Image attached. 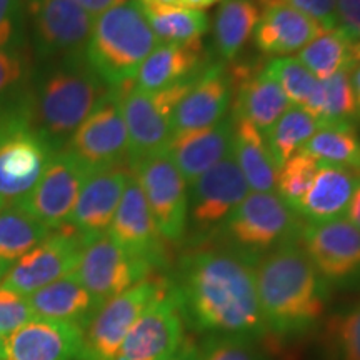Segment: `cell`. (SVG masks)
<instances>
[{
	"instance_id": "1",
	"label": "cell",
	"mask_w": 360,
	"mask_h": 360,
	"mask_svg": "<svg viewBox=\"0 0 360 360\" xmlns=\"http://www.w3.org/2000/svg\"><path fill=\"white\" fill-rule=\"evenodd\" d=\"M186 327L204 335L260 340L269 335L260 312L255 264L227 247L188 252L172 282Z\"/></svg>"
},
{
	"instance_id": "2",
	"label": "cell",
	"mask_w": 360,
	"mask_h": 360,
	"mask_svg": "<svg viewBox=\"0 0 360 360\" xmlns=\"http://www.w3.org/2000/svg\"><path fill=\"white\" fill-rule=\"evenodd\" d=\"M255 283L269 334L290 339L321 323L327 307V282L299 242L272 250L255 264Z\"/></svg>"
},
{
	"instance_id": "3",
	"label": "cell",
	"mask_w": 360,
	"mask_h": 360,
	"mask_svg": "<svg viewBox=\"0 0 360 360\" xmlns=\"http://www.w3.org/2000/svg\"><path fill=\"white\" fill-rule=\"evenodd\" d=\"M160 40L139 0H127L96 17L85 60L107 87L132 84L142 62Z\"/></svg>"
},
{
	"instance_id": "4",
	"label": "cell",
	"mask_w": 360,
	"mask_h": 360,
	"mask_svg": "<svg viewBox=\"0 0 360 360\" xmlns=\"http://www.w3.org/2000/svg\"><path fill=\"white\" fill-rule=\"evenodd\" d=\"M109 90L82 56L70 57L40 82L35 124L62 150Z\"/></svg>"
},
{
	"instance_id": "5",
	"label": "cell",
	"mask_w": 360,
	"mask_h": 360,
	"mask_svg": "<svg viewBox=\"0 0 360 360\" xmlns=\"http://www.w3.org/2000/svg\"><path fill=\"white\" fill-rule=\"evenodd\" d=\"M304 220L277 192H250L220 225L224 247L257 264L278 247L299 242Z\"/></svg>"
},
{
	"instance_id": "6",
	"label": "cell",
	"mask_w": 360,
	"mask_h": 360,
	"mask_svg": "<svg viewBox=\"0 0 360 360\" xmlns=\"http://www.w3.org/2000/svg\"><path fill=\"white\" fill-rule=\"evenodd\" d=\"M57 148L27 110L0 119V207L15 204L32 191Z\"/></svg>"
},
{
	"instance_id": "7",
	"label": "cell",
	"mask_w": 360,
	"mask_h": 360,
	"mask_svg": "<svg viewBox=\"0 0 360 360\" xmlns=\"http://www.w3.org/2000/svg\"><path fill=\"white\" fill-rule=\"evenodd\" d=\"M197 77L154 94L139 90L134 84L120 87V103L129 135V164L167 147L172 137L174 109Z\"/></svg>"
},
{
	"instance_id": "8",
	"label": "cell",
	"mask_w": 360,
	"mask_h": 360,
	"mask_svg": "<svg viewBox=\"0 0 360 360\" xmlns=\"http://www.w3.org/2000/svg\"><path fill=\"white\" fill-rule=\"evenodd\" d=\"M169 285L167 277L154 274L103 304L84 330L80 360H115L137 319Z\"/></svg>"
},
{
	"instance_id": "9",
	"label": "cell",
	"mask_w": 360,
	"mask_h": 360,
	"mask_svg": "<svg viewBox=\"0 0 360 360\" xmlns=\"http://www.w3.org/2000/svg\"><path fill=\"white\" fill-rule=\"evenodd\" d=\"M130 170L141 184L152 217L165 242H182L188 222L187 182L169 152L164 148L135 160L130 164Z\"/></svg>"
},
{
	"instance_id": "10",
	"label": "cell",
	"mask_w": 360,
	"mask_h": 360,
	"mask_svg": "<svg viewBox=\"0 0 360 360\" xmlns=\"http://www.w3.org/2000/svg\"><path fill=\"white\" fill-rule=\"evenodd\" d=\"M65 150L90 172L124 165L129 160V135L120 89H110L65 143Z\"/></svg>"
},
{
	"instance_id": "11",
	"label": "cell",
	"mask_w": 360,
	"mask_h": 360,
	"mask_svg": "<svg viewBox=\"0 0 360 360\" xmlns=\"http://www.w3.org/2000/svg\"><path fill=\"white\" fill-rule=\"evenodd\" d=\"M85 245L87 242L82 236L69 225H64L17 260L0 281V287L22 297H29L49 283L74 272Z\"/></svg>"
},
{
	"instance_id": "12",
	"label": "cell",
	"mask_w": 360,
	"mask_h": 360,
	"mask_svg": "<svg viewBox=\"0 0 360 360\" xmlns=\"http://www.w3.org/2000/svg\"><path fill=\"white\" fill-rule=\"evenodd\" d=\"M250 193L247 180L231 154L191 184L188 224L200 242L215 236L229 215Z\"/></svg>"
},
{
	"instance_id": "13",
	"label": "cell",
	"mask_w": 360,
	"mask_h": 360,
	"mask_svg": "<svg viewBox=\"0 0 360 360\" xmlns=\"http://www.w3.org/2000/svg\"><path fill=\"white\" fill-rule=\"evenodd\" d=\"M186 322L170 281L169 289L143 310L115 360H167L184 347Z\"/></svg>"
},
{
	"instance_id": "14",
	"label": "cell",
	"mask_w": 360,
	"mask_h": 360,
	"mask_svg": "<svg viewBox=\"0 0 360 360\" xmlns=\"http://www.w3.org/2000/svg\"><path fill=\"white\" fill-rule=\"evenodd\" d=\"M74 274L94 299L103 305L135 283L154 276V269L129 255L109 233H103L85 245Z\"/></svg>"
},
{
	"instance_id": "15",
	"label": "cell",
	"mask_w": 360,
	"mask_h": 360,
	"mask_svg": "<svg viewBox=\"0 0 360 360\" xmlns=\"http://www.w3.org/2000/svg\"><path fill=\"white\" fill-rule=\"evenodd\" d=\"M89 170L62 148L49 162L32 191L15 204L51 231H57L69 220Z\"/></svg>"
},
{
	"instance_id": "16",
	"label": "cell",
	"mask_w": 360,
	"mask_h": 360,
	"mask_svg": "<svg viewBox=\"0 0 360 360\" xmlns=\"http://www.w3.org/2000/svg\"><path fill=\"white\" fill-rule=\"evenodd\" d=\"M299 245L327 283L360 276V231L347 219L304 222Z\"/></svg>"
},
{
	"instance_id": "17",
	"label": "cell",
	"mask_w": 360,
	"mask_h": 360,
	"mask_svg": "<svg viewBox=\"0 0 360 360\" xmlns=\"http://www.w3.org/2000/svg\"><path fill=\"white\" fill-rule=\"evenodd\" d=\"M107 233L120 249L148 264L154 270L164 269L167 265L165 238L157 229L141 184L135 179L134 172L130 174Z\"/></svg>"
},
{
	"instance_id": "18",
	"label": "cell",
	"mask_w": 360,
	"mask_h": 360,
	"mask_svg": "<svg viewBox=\"0 0 360 360\" xmlns=\"http://www.w3.org/2000/svg\"><path fill=\"white\" fill-rule=\"evenodd\" d=\"M29 13L39 51L45 56L85 53L96 17L74 0H29Z\"/></svg>"
},
{
	"instance_id": "19",
	"label": "cell",
	"mask_w": 360,
	"mask_h": 360,
	"mask_svg": "<svg viewBox=\"0 0 360 360\" xmlns=\"http://www.w3.org/2000/svg\"><path fill=\"white\" fill-rule=\"evenodd\" d=\"M130 174L132 170L125 165L90 172L65 225L82 236L87 244L107 233Z\"/></svg>"
},
{
	"instance_id": "20",
	"label": "cell",
	"mask_w": 360,
	"mask_h": 360,
	"mask_svg": "<svg viewBox=\"0 0 360 360\" xmlns=\"http://www.w3.org/2000/svg\"><path fill=\"white\" fill-rule=\"evenodd\" d=\"M232 120H245L264 132L290 107V101L276 80L265 74L264 65L233 64Z\"/></svg>"
},
{
	"instance_id": "21",
	"label": "cell",
	"mask_w": 360,
	"mask_h": 360,
	"mask_svg": "<svg viewBox=\"0 0 360 360\" xmlns=\"http://www.w3.org/2000/svg\"><path fill=\"white\" fill-rule=\"evenodd\" d=\"M233 82L222 64L205 67L172 114V135L219 124L232 107Z\"/></svg>"
},
{
	"instance_id": "22",
	"label": "cell",
	"mask_w": 360,
	"mask_h": 360,
	"mask_svg": "<svg viewBox=\"0 0 360 360\" xmlns=\"http://www.w3.org/2000/svg\"><path fill=\"white\" fill-rule=\"evenodd\" d=\"M6 345L7 360H80L84 328L35 317L13 332Z\"/></svg>"
},
{
	"instance_id": "23",
	"label": "cell",
	"mask_w": 360,
	"mask_h": 360,
	"mask_svg": "<svg viewBox=\"0 0 360 360\" xmlns=\"http://www.w3.org/2000/svg\"><path fill=\"white\" fill-rule=\"evenodd\" d=\"M232 142L233 120L232 117H225L210 127L174 134L165 150L186 179L187 186H191L202 174L232 154Z\"/></svg>"
},
{
	"instance_id": "24",
	"label": "cell",
	"mask_w": 360,
	"mask_h": 360,
	"mask_svg": "<svg viewBox=\"0 0 360 360\" xmlns=\"http://www.w3.org/2000/svg\"><path fill=\"white\" fill-rule=\"evenodd\" d=\"M205 70L202 40L186 44H159L142 62L134 87L154 94L195 79Z\"/></svg>"
},
{
	"instance_id": "25",
	"label": "cell",
	"mask_w": 360,
	"mask_h": 360,
	"mask_svg": "<svg viewBox=\"0 0 360 360\" xmlns=\"http://www.w3.org/2000/svg\"><path fill=\"white\" fill-rule=\"evenodd\" d=\"M317 22L282 2L265 7L254 30V44L265 56H289L322 35Z\"/></svg>"
},
{
	"instance_id": "26",
	"label": "cell",
	"mask_w": 360,
	"mask_h": 360,
	"mask_svg": "<svg viewBox=\"0 0 360 360\" xmlns=\"http://www.w3.org/2000/svg\"><path fill=\"white\" fill-rule=\"evenodd\" d=\"M360 184V174L337 165L319 164L314 182L295 212L304 222L344 219Z\"/></svg>"
},
{
	"instance_id": "27",
	"label": "cell",
	"mask_w": 360,
	"mask_h": 360,
	"mask_svg": "<svg viewBox=\"0 0 360 360\" xmlns=\"http://www.w3.org/2000/svg\"><path fill=\"white\" fill-rule=\"evenodd\" d=\"M37 319L69 322L87 328L102 307L74 272L25 297Z\"/></svg>"
},
{
	"instance_id": "28",
	"label": "cell",
	"mask_w": 360,
	"mask_h": 360,
	"mask_svg": "<svg viewBox=\"0 0 360 360\" xmlns=\"http://www.w3.org/2000/svg\"><path fill=\"white\" fill-rule=\"evenodd\" d=\"M232 155L252 192H276L278 170L269 154L262 132L245 120L233 122Z\"/></svg>"
},
{
	"instance_id": "29",
	"label": "cell",
	"mask_w": 360,
	"mask_h": 360,
	"mask_svg": "<svg viewBox=\"0 0 360 360\" xmlns=\"http://www.w3.org/2000/svg\"><path fill=\"white\" fill-rule=\"evenodd\" d=\"M52 232L17 204L0 207V281L17 260Z\"/></svg>"
},
{
	"instance_id": "30",
	"label": "cell",
	"mask_w": 360,
	"mask_h": 360,
	"mask_svg": "<svg viewBox=\"0 0 360 360\" xmlns=\"http://www.w3.org/2000/svg\"><path fill=\"white\" fill-rule=\"evenodd\" d=\"M297 60L319 80L340 70H352L360 62V42L350 40L344 32L328 30L314 39L299 52Z\"/></svg>"
},
{
	"instance_id": "31",
	"label": "cell",
	"mask_w": 360,
	"mask_h": 360,
	"mask_svg": "<svg viewBox=\"0 0 360 360\" xmlns=\"http://www.w3.org/2000/svg\"><path fill=\"white\" fill-rule=\"evenodd\" d=\"M260 19L254 0H222L214 20V42L225 60L232 62L254 35Z\"/></svg>"
},
{
	"instance_id": "32",
	"label": "cell",
	"mask_w": 360,
	"mask_h": 360,
	"mask_svg": "<svg viewBox=\"0 0 360 360\" xmlns=\"http://www.w3.org/2000/svg\"><path fill=\"white\" fill-rule=\"evenodd\" d=\"M304 109L317 120L319 127L326 124H352L359 110L350 84V70H340L319 80Z\"/></svg>"
},
{
	"instance_id": "33",
	"label": "cell",
	"mask_w": 360,
	"mask_h": 360,
	"mask_svg": "<svg viewBox=\"0 0 360 360\" xmlns=\"http://www.w3.org/2000/svg\"><path fill=\"white\" fill-rule=\"evenodd\" d=\"M300 152L321 165H337L360 174V137L350 122L321 125Z\"/></svg>"
},
{
	"instance_id": "34",
	"label": "cell",
	"mask_w": 360,
	"mask_h": 360,
	"mask_svg": "<svg viewBox=\"0 0 360 360\" xmlns=\"http://www.w3.org/2000/svg\"><path fill=\"white\" fill-rule=\"evenodd\" d=\"M319 122L304 107L290 105L267 130L262 137L277 170L290 157L302 150V147L317 132Z\"/></svg>"
},
{
	"instance_id": "35",
	"label": "cell",
	"mask_w": 360,
	"mask_h": 360,
	"mask_svg": "<svg viewBox=\"0 0 360 360\" xmlns=\"http://www.w3.org/2000/svg\"><path fill=\"white\" fill-rule=\"evenodd\" d=\"M160 44H186L200 40L210 29L204 11L172 8V11H143Z\"/></svg>"
},
{
	"instance_id": "36",
	"label": "cell",
	"mask_w": 360,
	"mask_h": 360,
	"mask_svg": "<svg viewBox=\"0 0 360 360\" xmlns=\"http://www.w3.org/2000/svg\"><path fill=\"white\" fill-rule=\"evenodd\" d=\"M265 74H269L281 89L285 92L287 98L294 105L304 107L309 97L312 96L319 79L314 77L305 67L297 60V57H276L264 64Z\"/></svg>"
},
{
	"instance_id": "37",
	"label": "cell",
	"mask_w": 360,
	"mask_h": 360,
	"mask_svg": "<svg viewBox=\"0 0 360 360\" xmlns=\"http://www.w3.org/2000/svg\"><path fill=\"white\" fill-rule=\"evenodd\" d=\"M317 170V160L304 154V152H297L278 169L276 188L277 195L295 210V207L302 202L305 193L312 186Z\"/></svg>"
},
{
	"instance_id": "38",
	"label": "cell",
	"mask_w": 360,
	"mask_h": 360,
	"mask_svg": "<svg viewBox=\"0 0 360 360\" xmlns=\"http://www.w3.org/2000/svg\"><path fill=\"white\" fill-rule=\"evenodd\" d=\"M326 340L337 360H360V302L328 319Z\"/></svg>"
},
{
	"instance_id": "39",
	"label": "cell",
	"mask_w": 360,
	"mask_h": 360,
	"mask_svg": "<svg viewBox=\"0 0 360 360\" xmlns=\"http://www.w3.org/2000/svg\"><path fill=\"white\" fill-rule=\"evenodd\" d=\"M197 360H267L255 340L236 335H205L195 349Z\"/></svg>"
},
{
	"instance_id": "40",
	"label": "cell",
	"mask_w": 360,
	"mask_h": 360,
	"mask_svg": "<svg viewBox=\"0 0 360 360\" xmlns=\"http://www.w3.org/2000/svg\"><path fill=\"white\" fill-rule=\"evenodd\" d=\"M32 319L35 315L25 297L0 287V337L8 339Z\"/></svg>"
},
{
	"instance_id": "41",
	"label": "cell",
	"mask_w": 360,
	"mask_h": 360,
	"mask_svg": "<svg viewBox=\"0 0 360 360\" xmlns=\"http://www.w3.org/2000/svg\"><path fill=\"white\" fill-rule=\"evenodd\" d=\"M295 11H299L309 19L317 22L323 30L339 29L337 19V0H278Z\"/></svg>"
},
{
	"instance_id": "42",
	"label": "cell",
	"mask_w": 360,
	"mask_h": 360,
	"mask_svg": "<svg viewBox=\"0 0 360 360\" xmlns=\"http://www.w3.org/2000/svg\"><path fill=\"white\" fill-rule=\"evenodd\" d=\"M22 15V0H0V49L8 47L19 35Z\"/></svg>"
},
{
	"instance_id": "43",
	"label": "cell",
	"mask_w": 360,
	"mask_h": 360,
	"mask_svg": "<svg viewBox=\"0 0 360 360\" xmlns=\"http://www.w3.org/2000/svg\"><path fill=\"white\" fill-rule=\"evenodd\" d=\"M24 79V65L17 53L0 49V98L7 96Z\"/></svg>"
},
{
	"instance_id": "44",
	"label": "cell",
	"mask_w": 360,
	"mask_h": 360,
	"mask_svg": "<svg viewBox=\"0 0 360 360\" xmlns=\"http://www.w3.org/2000/svg\"><path fill=\"white\" fill-rule=\"evenodd\" d=\"M337 19L340 32L360 42V0H337Z\"/></svg>"
},
{
	"instance_id": "45",
	"label": "cell",
	"mask_w": 360,
	"mask_h": 360,
	"mask_svg": "<svg viewBox=\"0 0 360 360\" xmlns=\"http://www.w3.org/2000/svg\"><path fill=\"white\" fill-rule=\"evenodd\" d=\"M75 4H79L84 11H87L90 15L98 17L101 13L107 12L109 8L119 6V4L127 2V0H74Z\"/></svg>"
},
{
	"instance_id": "46",
	"label": "cell",
	"mask_w": 360,
	"mask_h": 360,
	"mask_svg": "<svg viewBox=\"0 0 360 360\" xmlns=\"http://www.w3.org/2000/svg\"><path fill=\"white\" fill-rule=\"evenodd\" d=\"M142 11H172L184 8V0H139Z\"/></svg>"
},
{
	"instance_id": "47",
	"label": "cell",
	"mask_w": 360,
	"mask_h": 360,
	"mask_svg": "<svg viewBox=\"0 0 360 360\" xmlns=\"http://www.w3.org/2000/svg\"><path fill=\"white\" fill-rule=\"evenodd\" d=\"M345 219L349 220L350 224L355 225V227L360 231V184L359 187L355 188L352 200H350V205L347 209V214H345Z\"/></svg>"
},
{
	"instance_id": "48",
	"label": "cell",
	"mask_w": 360,
	"mask_h": 360,
	"mask_svg": "<svg viewBox=\"0 0 360 360\" xmlns=\"http://www.w3.org/2000/svg\"><path fill=\"white\" fill-rule=\"evenodd\" d=\"M350 84H352L355 103H357V110L360 114V64H357L350 70Z\"/></svg>"
},
{
	"instance_id": "49",
	"label": "cell",
	"mask_w": 360,
	"mask_h": 360,
	"mask_svg": "<svg viewBox=\"0 0 360 360\" xmlns=\"http://www.w3.org/2000/svg\"><path fill=\"white\" fill-rule=\"evenodd\" d=\"M222 2V0H184V8H191V11H204L215 6V4Z\"/></svg>"
},
{
	"instance_id": "50",
	"label": "cell",
	"mask_w": 360,
	"mask_h": 360,
	"mask_svg": "<svg viewBox=\"0 0 360 360\" xmlns=\"http://www.w3.org/2000/svg\"><path fill=\"white\" fill-rule=\"evenodd\" d=\"M167 360H197L195 359V347H188V345H184L182 349L179 350L177 354L172 355V357Z\"/></svg>"
},
{
	"instance_id": "51",
	"label": "cell",
	"mask_w": 360,
	"mask_h": 360,
	"mask_svg": "<svg viewBox=\"0 0 360 360\" xmlns=\"http://www.w3.org/2000/svg\"><path fill=\"white\" fill-rule=\"evenodd\" d=\"M4 337H0V360H7V345Z\"/></svg>"
},
{
	"instance_id": "52",
	"label": "cell",
	"mask_w": 360,
	"mask_h": 360,
	"mask_svg": "<svg viewBox=\"0 0 360 360\" xmlns=\"http://www.w3.org/2000/svg\"><path fill=\"white\" fill-rule=\"evenodd\" d=\"M255 4H257V6H260V7H269V6H272V4H276V2H278V0H254Z\"/></svg>"
}]
</instances>
